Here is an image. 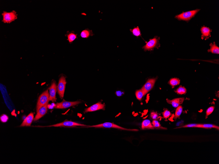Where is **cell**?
I'll return each mask as SVG.
<instances>
[{
  "label": "cell",
  "instance_id": "8fae6325",
  "mask_svg": "<svg viewBox=\"0 0 219 164\" xmlns=\"http://www.w3.org/2000/svg\"><path fill=\"white\" fill-rule=\"evenodd\" d=\"M105 105L102 104L101 102H99L95 104L85 110V112H93L101 109L104 110Z\"/></svg>",
  "mask_w": 219,
  "mask_h": 164
},
{
  "label": "cell",
  "instance_id": "f1b7e54d",
  "mask_svg": "<svg viewBox=\"0 0 219 164\" xmlns=\"http://www.w3.org/2000/svg\"><path fill=\"white\" fill-rule=\"evenodd\" d=\"M198 124H190L182 126V127H179V128H196L197 126L198 125Z\"/></svg>",
  "mask_w": 219,
  "mask_h": 164
},
{
  "label": "cell",
  "instance_id": "d6986e66",
  "mask_svg": "<svg viewBox=\"0 0 219 164\" xmlns=\"http://www.w3.org/2000/svg\"><path fill=\"white\" fill-rule=\"evenodd\" d=\"M210 48L208 50V52L218 54L219 53V48L216 45L215 42L210 44Z\"/></svg>",
  "mask_w": 219,
  "mask_h": 164
},
{
  "label": "cell",
  "instance_id": "4fadbf2b",
  "mask_svg": "<svg viewBox=\"0 0 219 164\" xmlns=\"http://www.w3.org/2000/svg\"><path fill=\"white\" fill-rule=\"evenodd\" d=\"M184 100V98H177L172 100L167 99L166 101L168 103L171 104L174 107H177L183 103Z\"/></svg>",
  "mask_w": 219,
  "mask_h": 164
},
{
  "label": "cell",
  "instance_id": "5bb4252c",
  "mask_svg": "<svg viewBox=\"0 0 219 164\" xmlns=\"http://www.w3.org/2000/svg\"><path fill=\"white\" fill-rule=\"evenodd\" d=\"M201 30L202 34L201 36L202 39L203 40L205 39L206 40L210 37L211 30L210 28L204 26L201 28Z\"/></svg>",
  "mask_w": 219,
  "mask_h": 164
},
{
  "label": "cell",
  "instance_id": "7c38bea8",
  "mask_svg": "<svg viewBox=\"0 0 219 164\" xmlns=\"http://www.w3.org/2000/svg\"><path fill=\"white\" fill-rule=\"evenodd\" d=\"M48 104H46L40 108L37 112V114L36 115L34 121L35 122L37 121L44 115L47 113L48 111Z\"/></svg>",
  "mask_w": 219,
  "mask_h": 164
},
{
  "label": "cell",
  "instance_id": "277c9868",
  "mask_svg": "<svg viewBox=\"0 0 219 164\" xmlns=\"http://www.w3.org/2000/svg\"><path fill=\"white\" fill-rule=\"evenodd\" d=\"M81 103L80 101L69 102L65 101L64 99L60 102H57L53 107L55 109H65L70 107L76 106Z\"/></svg>",
  "mask_w": 219,
  "mask_h": 164
},
{
  "label": "cell",
  "instance_id": "7402d4cb",
  "mask_svg": "<svg viewBox=\"0 0 219 164\" xmlns=\"http://www.w3.org/2000/svg\"><path fill=\"white\" fill-rule=\"evenodd\" d=\"M180 81L177 78H173L170 80V84L171 85L172 88L180 84Z\"/></svg>",
  "mask_w": 219,
  "mask_h": 164
},
{
  "label": "cell",
  "instance_id": "9a60e30c",
  "mask_svg": "<svg viewBox=\"0 0 219 164\" xmlns=\"http://www.w3.org/2000/svg\"><path fill=\"white\" fill-rule=\"evenodd\" d=\"M34 114L33 113L31 112L27 116L26 118L24 120L23 123L21 124V127L30 126L31 123L34 120Z\"/></svg>",
  "mask_w": 219,
  "mask_h": 164
},
{
  "label": "cell",
  "instance_id": "603a6c76",
  "mask_svg": "<svg viewBox=\"0 0 219 164\" xmlns=\"http://www.w3.org/2000/svg\"><path fill=\"white\" fill-rule=\"evenodd\" d=\"M136 95L137 99L140 101H141L142 100V98L145 95L144 93L141 89L136 91Z\"/></svg>",
  "mask_w": 219,
  "mask_h": 164
},
{
  "label": "cell",
  "instance_id": "44dd1931",
  "mask_svg": "<svg viewBox=\"0 0 219 164\" xmlns=\"http://www.w3.org/2000/svg\"><path fill=\"white\" fill-rule=\"evenodd\" d=\"M182 111H183V108L181 106H179L177 107L174 117L175 119L176 120L179 118L182 113Z\"/></svg>",
  "mask_w": 219,
  "mask_h": 164
},
{
  "label": "cell",
  "instance_id": "8992f818",
  "mask_svg": "<svg viewBox=\"0 0 219 164\" xmlns=\"http://www.w3.org/2000/svg\"><path fill=\"white\" fill-rule=\"evenodd\" d=\"M77 126H82V127H87L88 126L86 125L80 124L72 121H65L64 122H62L60 123L52 125L49 126H46V127H75Z\"/></svg>",
  "mask_w": 219,
  "mask_h": 164
},
{
  "label": "cell",
  "instance_id": "ac0fdd59",
  "mask_svg": "<svg viewBox=\"0 0 219 164\" xmlns=\"http://www.w3.org/2000/svg\"><path fill=\"white\" fill-rule=\"evenodd\" d=\"M93 35V33L92 30H90L88 29H86L81 32L80 36L82 38H87Z\"/></svg>",
  "mask_w": 219,
  "mask_h": 164
},
{
  "label": "cell",
  "instance_id": "484cf974",
  "mask_svg": "<svg viewBox=\"0 0 219 164\" xmlns=\"http://www.w3.org/2000/svg\"><path fill=\"white\" fill-rule=\"evenodd\" d=\"M152 124L155 128L159 129H167V128L162 127L160 126L159 122L157 120H154V121H153Z\"/></svg>",
  "mask_w": 219,
  "mask_h": 164
},
{
  "label": "cell",
  "instance_id": "3957f363",
  "mask_svg": "<svg viewBox=\"0 0 219 164\" xmlns=\"http://www.w3.org/2000/svg\"><path fill=\"white\" fill-rule=\"evenodd\" d=\"M200 10V9H197L194 10L183 12L181 14L176 16L175 18L179 20L188 21L195 16Z\"/></svg>",
  "mask_w": 219,
  "mask_h": 164
},
{
  "label": "cell",
  "instance_id": "7a4b0ae2",
  "mask_svg": "<svg viewBox=\"0 0 219 164\" xmlns=\"http://www.w3.org/2000/svg\"><path fill=\"white\" fill-rule=\"evenodd\" d=\"M88 127L89 128H114L122 130L131 131H138V130L137 129H128L123 128L115 124L109 123V122H106V123L96 125L89 126Z\"/></svg>",
  "mask_w": 219,
  "mask_h": 164
},
{
  "label": "cell",
  "instance_id": "83f0119b",
  "mask_svg": "<svg viewBox=\"0 0 219 164\" xmlns=\"http://www.w3.org/2000/svg\"><path fill=\"white\" fill-rule=\"evenodd\" d=\"M215 107L214 106H211L209 107L207 110L206 112V118H207L208 116L210 115L213 112Z\"/></svg>",
  "mask_w": 219,
  "mask_h": 164
},
{
  "label": "cell",
  "instance_id": "52a82bcc",
  "mask_svg": "<svg viewBox=\"0 0 219 164\" xmlns=\"http://www.w3.org/2000/svg\"><path fill=\"white\" fill-rule=\"evenodd\" d=\"M66 81L64 76H62L60 79L57 87L58 94L61 99L64 98L65 89Z\"/></svg>",
  "mask_w": 219,
  "mask_h": 164
},
{
  "label": "cell",
  "instance_id": "ffe728a7",
  "mask_svg": "<svg viewBox=\"0 0 219 164\" xmlns=\"http://www.w3.org/2000/svg\"><path fill=\"white\" fill-rule=\"evenodd\" d=\"M196 128H201L206 129H211L212 128H216L218 130L219 129V127L218 126L215 125L213 124H198V125L197 126Z\"/></svg>",
  "mask_w": 219,
  "mask_h": 164
},
{
  "label": "cell",
  "instance_id": "f546056e",
  "mask_svg": "<svg viewBox=\"0 0 219 164\" xmlns=\"http://www.w3.org/2000/svg\"><path fill=\"white\" fill-rule=\"evenodd\" d=\"M151 117L152 119L156 120L159 118V116L157 112H153L151 113Z\"/></svg>",
  "mask_w": 219,
  "mask_h": 164
},
{
  "label": "cell",
  "instance_id": "30bf717a",
  "mask_svg": "<svg viewBox=\"0 0 219 164\" xmlns=\"http://www.w3.org/2000/svg\"><path fill=\"white\" fill-rule=\"evenodd\" d=\"M49 100L53 102L56 101V94L57 92V87L55 82L52 83L51 86L49 87Z\"/></svg>",
  "mask_w": 219,
  "mask_h": 164
},
{
  "label": "cell",
  "instance_id": "6da1fadb",
  "mask_svg": "<svg viewBox=\"0 0 219 164\" xmlns=\"http://www.w3.org/2000/svg\"><path fill=\"white\" fill-rule=\"evenodd\" d=\"M49 101V92L48 90H47L42 93L38 97L36 105V112H37L40 108L48 104Z\"/></svg>",
  "mask_w": 219,
  "mask_h": 164
},
{
  "label": "cell",
  "instance_id": "ba28073f",
  "mask_svg": "<svg viewBox=\"0 0 219 164\" xmlns=\"http://www.w3.org/2000/svg\"><path fill=\"white\" fill-rule=\"evenodd\" d=\"M159 38L155 36L154 38L151 39L143 47L144 50H151L158 45L159 44Z\"/></svg>",
  "mask_w": 219,
  "mask_h": 164
},
{
  "label": "cell",
  "instance_id": "e0dca14e",
  "mask_svg": "<svg viewBox=\"0 0 219 164\" xmlns=\"http://www.w3.org/2000/svg\"><path fill=\"white\" fill-rule=\"evenodd\" d=\"M142 129H154L155 128L149 120H145L142 122Z\"/></svg>",
  "mask_w": 219,
  "mask_h": 164
},
{
  "label": "cell",
  "instance_id": "2e32d148",
  "mask_svg": "<svg viewBox=\"0 0 219 164\" xmlns=\"http://www.w3.org/2000/svg\"><path fill=\"white\" fill-rule=\"evenodd\" d=\"M77 34H75L74 31L69 32L68 31L65 36L67 37V40L70 43H72L77 38Z\"/></svg>",
  "mask_w": 219,
  "mask_h": 164
},
{
  "label": "cell",
  "instance_id": "d4e9b609",
  "mask_svg": "<svg viewBox=\"0 0 219 164\" xmlns=\"http://www.w3.org/2000/svg\"><path fill=\"white\" fill-rule=\"evenodd\" d=\"M175 92L179 94H186V89L184 87L180 86L175 90Z\"/></svg>",
  "mask_w": 219,
  "mask_h": 164
},
{
  "label": "cell",
  "instance_id": "5b68a950",
  "mask_svg": "<svg viewBox=\"0 0 219 164\" xmlns=\"http://www.w3.org/2000/svg\"><path fill=\"white\" fill-rule=\"evenodd\" d=\"M2 15L3 17L2 21L4 23H10L17 18L16 12L14 11L11 12L4 11Z\"/></svg>",
  "mask_w": 219,
  "mask_h": 164
},
{
  "label": "cell",
  "instance_id": "4316f807",
  "mask_svg": "<svg viewBox=\"0 0 219 164\" xmlns=\"http://www.w3.org/2000/svg\"><path fill=\"white\" fill-rule=\"evenodd\" d=\"M162 114L164 116V118L165 119H167L171 115V113L168 110L165 109L164 112H163Z\"/></svg>",
  "mask_w": 219,
  "mask_h": 164
},
{
  "label": "cell",
  "instance_id": "cb8c5ba5",
  "mask_svg": "<svg viewBox=\"0 0 219 164\" xmlns=\"http://www.w3.org/2000/svg\"><path fill=\"white\" fill-rule=\"evenodd\" d=\"M130 31L132 32L133 35L135 36L138 37L142 35L140 29L138 27L134 28L132 30L131 29Z\"/></svg>",
  "mask_w": 219,
  "mask_h": 164
},
{
  "label": "cell",
  "instance_id": "9c48e42d",
  "mask_svg": "<svg viewBox=\"0 0 219 164\" xmlns=\"http://www.w3.org/2000/svg\"><path fill=\"white\" fill-rule=\"evenodd\" d=\"M157 80V78H153L148 80L141 89L142 90L145 95L151 90L154 87Z\"/></svg>",
  "mask_w": 219,
  "mask_h": 164
}]
</instances>
